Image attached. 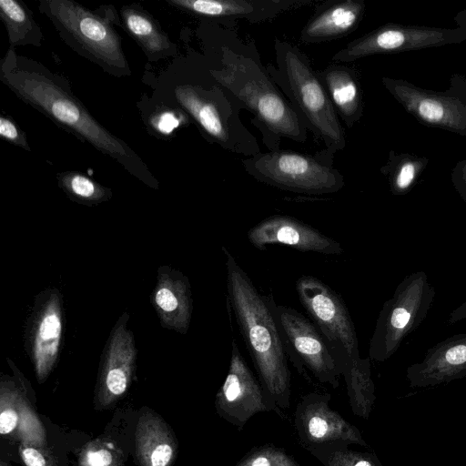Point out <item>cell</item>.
Masks as SVG:
<instances>
[{
    "label": "cell",
    "instance_id": "1",
    "mask_svg": "<svg viewBox=\"0 0 466 466\" xmlns=\"http://www.w3.org/2000/svg\"><path fill=\"white\" fill-rule=\"evenodd\" d=\"M208 24V71L252 114L264 146L276 151L282 138L304 143L309 130L269 76L255 45L231 27Z\"/></svg>",
    "mask_w": 466,
    "mask_h": 466
},
{
    "label": "cell",
    "instance_id": "2",
    "mask_svg": "<svg viewBox=\"0 0 466 466\" xmlns=\"http://www.w3.org/2000/svg\"><path fill=\"white\" fill-rule=\"evenodd\" d=\"M0 80L19 99L56 126L116 161L146 186L159 187L157 179L138 154L89 113L62 75L38 61L18 56L9 46L0 61Z\"/></svg>",
    "mask_w": 466,
    "mask_h": 466
},
{
    "label": "cell",
    "instance_id": "3",
    "mask_svg": "<svg viewBox=\"0 0 466 466\" xmlns=\"http://www.w3.org/2000/svg\"><path fill=\"white\" fill-rule=\"evenodd\" d=\"M276 66L266 68L308 130L332 155L347 145L345 130L309 58L289 41L275 38Z\"/></svg>",
    "mask_w": 466,
    "mask_h": 466
},
{
    "label": "cell",
    "instance_id": "4",
    "mask_svg": "<svg viewBox=\"0 0 466 466\" xmlns=\"http://www.w3.org/2000/svg\"><path fill=\"white\" fill-rule=\"evenodd\" d=\"M226 258L228 299L242 339L257 365L270 380L286 373V346L275 313V302L262 295L231 252Z\"/></svg>",
    "mask_w": 466,
    "mask_h": 466
},
{
    "label": "cell",
    "instance_id": "5",
    "mask_svg": "<svg viewBox=\"0 0 466 466\" xmlns=\"http://www.w3.org/2000/svg\"><path fill=\"white\" fill-rule=\"evenodd\" d=\"M96 11L72 0H40L38 9L46 15L60 38L75 52L116 77L131 76L121 38L113 23L117 20L112 7Z\"/></svg>",
    "mask_w": 466,
    "mask_h": 466
},
{
    "label": "cell",
    "instance_id": "6",
    "mask_svg": "<svg viewBox=\"0 0 466 466\" xmlns=\"http://www.w3.org/2000/svg\"><path fill=\"white\" fill-rule=\"evenodd\" d=\"M174 96L204 137L223 149L248 157L261 152L256 137L240 119V102L208 73L205 78L177 85Z\"/></svg>",
    "mask_w": 466,
    "mask_h": 466
},
{
    "label": "cell",
    "instance_id": "7",
    "mask_svg": "<svg viewBox=\"0 0 466 466\" xmlns=\"http://www.w3.org/2000/svg\"><path fill=\"white\" fill-rule=\"evenodd\" d=\"M333 157L326 149L309 155L280 148L260 152L241 163L248 174L263 184L319 196L336 193L345 185L343 175L333 167Z\"/></svg>",
    "mask_w": 466,
    "mask_h": 466
},
{
    "label": "cell",
    "instance_id": "8",
    "mask_svg": "<svg viewBox=\"0 0 466 466\" xmlns=\"http://www.w3.org/2000/svg\"><path fill=\"white\" fill-rule=\"evenodd\" d=\"M434 297L435 289L425 272L406 276L379 313L370 341V358L377 361L390 359L426 319Z\"/></svg>",
    "mask_w": 466,
    "mask_h": 466
},
{
    "label": "cell",
    "instance_id": "9",
    "mask_svg": "<svg viewBox=\"0 0 466 466\" xmlns=\"http://www.w3.org/2000/svg\"><path fill=\"white\" fill-rule=\"evenodd\" d=\"M466 40V32L459 27L442 28L426 25H406L388 23L358 37L332 56V62L353 61L381 54L460 44Z\"/></svg>",
    "mask_w": 466,
    "mask_h": 466
},
{
    "label": "cell",
    "instance_id": "10",
    "mask_svg": "<svg viewBox=\"0 0 466 466\" xmlns=\"http://www.w3.org/2000/svg\"><path fill=\"white\" fill-rule=\"evenodd\" d=\"M301 305L340 360L360 358L354 322L341 298L326 283L304 275L296 281Z\"/></svg>",
    "mask_w": 466,
    "mask_h": 466
},
{
    "label": "cell",
    "instance_id": "11",
    "mask_svg": "<svg viewBox=\"0 0 466 466\" xmlns=\"http://www.w3.org/2000/svg\"><path fill=\"white\" fill-rule=\"evenodd\" d=\"M63 297L56 289L36 295L25 329V349L35 376L44 382L59 357L64 331Z\"/></svg>",
    "mask_w": 466,
    "mask_h": 466
},
{
    "label": "cell",
    "instance_id": "12",
    "mask_svg": "<svg viewBox=\"0 0 466 466\" xmlns=\"http://www.w3.org/2000/svg\"><path fill=\"white\" fill-rule=\"evenodd\" d=\"M381 83L422 125L466 137V101L461 97L424 89L403 79L384 76Z\"/></svg>",
    "mask_w": 466,
    "mask_h": 466
},
{
    "label": "cell",
    "instance_id": "13",
    "mask_svg": "<svg viewBox=\"0 0 466 466\" xmlns=\"http://www.w3.org/2000/svg\"><path fill=\"white\" fill-rule=\"evenodd\" d=\"M129 315L124 312L111 329L101 356L97 382V400L108 406L128 390L136 367L137 349L134 335L127 328Z\"/></svg>",
    "mask_w": 466,
    "mask_h": 466
},
{
    "label": "cell",
    "instance_id": "14",
    "mask_svg": "<svg viewBox=\"0 0 466 466\" xmlns=\"http://www.w3.org/2000/svg\"><path fill=\"white\" fill-rule=\"evenodd\" d=\"M170 5L208 22L230 27L240 20L260 23L322 0H166Z\"/></svg>",
    "mask_w": 466,
    "mask_h": 466
},
{
    "label": "cell",
    "instance_id": "15",
    "mask_svg": "<svg viewBox=\"0 0 466 466\" xmlns=\"http://www.w3.org/2000/svg\"><path fill=\"white\" fill-rule=\"evenodd\" d=\"M252 246L264 250L268 245H284L304 252L340 255L343 248L335 239L289 216L268 217L248 231Z\"/></svg>",
    "mask_w": 466,
    "mask_h": 466
},
{
    "label": "cell",
    "instance_id": "16",
    "mask_svg": "<svg viewBox=\"0 0 466 466\" xmlns=\"http://www.w3.org/2000/svg\"><path fill=\"white\" fill-rule=\"evenodd\" d=\"M286 350L304 360L317 372H333L340 360L318 328L296 309L275 304Z\"/></svg>",
    "mask_w": 466,
    "mask_h": 466
},
{
    "label": "cell",
    "instance_id": "17",
    "mask_svg": "<svg viewBox=\"0 0 466 466\" xmlns=\"http://www.w3.org/2000/svg\"><path fill=\"white\" fill-rule=\"evenodd\" d=\"M466 376V332L430 348L423 359L411 364L406 378L411 388L434 387Z\"/></svg>",
    "mask_w": 466,
    "mask_h": 466
},
{
    "label": "cell",
    "instance_id": "18",
    "mask_svg": "<svg viewBox=\"0 0 466 466\" xmlns=\"http://www.w3.org/2000/svg\"><path fill=\"white\" fill-rule=\"evenodd\" d=\"M151 303L162 327L186 334L192 316V296L188 279L168 266L158 268Z\"/></svg>",
    "mask_w": 466,
    "mask_h": 466
},
{
    "label": "cell",
    "instance_id": "19",
    "mask_svg": "<svg viewBox=\"0 0 466 466\" xmlns=\"http://www.w3.org/2000/svg\"><path fill=\"white\" fill-rule=\"evenodd\" d=\"M365 10L363 0L323 1L303 26L300 42L309 45L342 38L357 29Z\"/></svg>",
    "mask_w": 466,
    "mask_h": 466
},
{
    "label": "cell",
    "instance_id": "20",
    "mask_svg": "<svg viewBox=\"0 0 466 466\" xmlns=\"http://www.w3.org/2000/svg\"><path fill=\"white\" fill-rule=\"evenodd\" d=\"M329 100L348 128L363 116V93L359 71L346 63L329 65L317 71Z\"/></svg>",
    "mask_w": 466,
    "mask_h": 466
},
{
    "label": "cell",
    "instance_id": "21",
    "mask_svg": "<svg viewBox=\"0 0 466 466\" xmlns=\"http://www.w3.org/2000/svg\"><path fill=\"white\" fill-rule=\"evenodd\" d=\"M120 17L124 29L149 61L157 62L177 55V46L163 31L158 21L142 6L136 4L123 5Z\"/></svg>",
    "mask_w": 466,
    "mask_h": 466
},
{
    "label": "cell",
    "instance_id": "22",
    "mask_svg": "<svg viewBox=\"0 0 466 466\" xmlns=\"http://www.w3.org/2000/svg\"><path fill=\"white\" fill-rule=\"evenodd\" d=\"M136 453L141 466H170L176 443L164 421L152 414L143 415L137 425Z\"/></svg>",
    "mask_w": 466,
    "mask_h": 466
},
{
    "label": "cell",
    "instance_id": "23",
    "mask_svg": "<svg viewBox=\"0 0 466 466\" xmlns=\"http://www.w3.org/2000/svg\"><path fill=\"white\" fill-rule=\"evenodd\" d=\"M0 18L5 26L10 47L43 45V32L24 2L0 0Z\"/></svg>",
    "mask_w": 466,
    "mask_h": 466
},
{
    "label": "cell",
    "instance_id": "24",
    "mask_svg": "<svg viewBox=\"0 0 466 466\" xmlns=\"http://www.w3.org/2000/svg\"><path fill=\"white\" fill-rule=\"evenodd\" d=\"M428 164L426 157L390 151L380 172L388 178L390 192L402 196L410 191Z\"/></svg>",
    "mask_w": 466,
    "mask_h": 466
},
{
    "label": "cell",
    "instance_id": "25",
    "mask_svg": "<svg viewBox=\"0 0 466 466\" xmlns=\"http://www.w3.org/2000/svg\"><path fill=\"white\" fill-rule=\"evenodd\" d=\"M33 412L27 400L15 385L2 380L0 386V433L15 435L25 428Z\"/></svg>",
    "mask_w": 466,
    "mask_h": 466
},
{
    "label": "cell",
    "instance_id": "26",
    "mask_svg": "<svg viewBox=\"0 0 466 466\" xmlns=\"http://www.w3.org/2000/svg\"><path fill=\"white\" fill-rule=\"evenodd\" d=\"M60 188L75 202L86 206H96L108 201L112 198L110 188L76 171H66L56 174Z\"/></svg>",
    "mask_w": 466,
    "mask_h": 466
},
{
    "label": "cell",
    "instance_id": "27",
    "mask_svg": "<svg viewBox=\"0 0 466 466\" xmlns=\"http://www.w3.org/2000/svg\"><path fill=\"white\" fill-rule=\"evenodd\" d=\"M122 453L110 442L95 440L88 442L79 456V466H122Z\"/></svg>",
    "mask_w": 466,
    "mask_h": 466
},
{
    "label": "cell",
    "instance_id": "28",
    "mask_svg": "<svg viewBox=\"0 0 466 466\" xmlns=\"http://www.w3.org/2000/svg\"><path fill=\"white\" fill-rule=\"evenodd\" d=\"M187 115L182 110H160L150 116L148 122L152 129L161 135L167 136L182 124L187 122Z\"/></svg>",
    "mask_w": 466,
    "mask_h": 466
},
{
    "label": "cell",
    "instance_id": "29",
    "mask_svg": "<svg viewBox=\"0 0 466 466\" xmlns=\"http://www.w3.org/2000/svg\"><path fill=\"white\" fill-rule=\"evenodd\" d=\"M0 137L15 146L31 151L25 134L9 116H1L0 117Z\"/></svg>",
    "mask_w": 466,
    "mask_h": 466
},
{
    "label": "cell",
    "instance_id": "30",
    "mask_svg": "<svg viewBox=\"0 0 466 466\" xmlns=\"http://www.w3.org/2000/svg\"><path fill=\"white\" fill-rule=\"evenodd\" d=\"M19 454L25 466H55L45 447L21 442Z\"/></svg>",
    "mask_w": 466,
    "mask_h": 466
},
{
    "label": "cell",
    "instance_id": "31",
    "mask_svg": "<svg viewBox=\"0 0 466 466\" xmlns=\"http://www.w3.org/2000/svg\"><path fill=\"white\" fill-rule=\"evenodd\" d=\"M451 181L460 197L466 202V160L457 163L451 174Z\"/></svg>",
    "mask_w": 466,
    "mask_h": 466
},
{
    "label": "cell",
    "instance_id": "32",
    "mask_svg": "<svg viewBox=\"0 0 466 466\" xmlns=\"http://www.w3.org/2000/svg\"><path fill=\"white\" fill-rule=\"evenodd\" d=\"M309 434L317 439L324 437L329 430L327 421L319 416H313L308 424Z\"/></svg>",
    "mask_w": 466,
    "mask_h": 466
},
{
    "label": "cell",
    "instance_id": "33",
    "mask_svg": "<svg viewBox=\"0 0 466 466\" xmlns=\"http://www.w3.org/2000/svg\"><path fill=\"white\" fill-rule=\"evenodd\" d=\"M464 319H466V300L449 314L447 323L448 325H453Z\"/></svg>",
    "mask_w": 466,
    "mask_h": 466
},
{
    "label": "cell",
    "instance_id": "34",
    "mask_svg": "<svg viewBox=\"0 0 466 466\" xmlns=\"http://www.w3.org/2000/svg\"><path fill=\"white\" fill-rule=\"evenodd\" d=\"M453 19L457 26L466 32V8L460 11Z\"/></svg>",
    "mask_w": 466,
    "mask_h": 466
},
{
    "label": "cell",
    "instance_id": "35",
    "mask_svg": "<svg viewBox=\"0 0 466 466\" xmlns=\"http://www.w3.org/2000/svg\"><path fill=\"white\" fill-rule=\"evenodd\" d=\"M252 466H270V463L266 457H258L253 461Z\"/></svg>",
    "mask_w": 466,
    "mask_h": 466
},
{
    "label": "cell",
    "instance_id": "36",
    "mask_svg": "<svg viewBox=\"0 0 466 466\" xmlns=\"http://www.w3.org/2000/svg\"><path fill=\"white\" fill-rule=\"evenodd\" d=\"M354 466H373V464L369 460H360Z\"/></svg>",
    "mask_w": 466,
    "mask_h": 466
},
{
    "label": "cell",
    "instance_id": "37",
    "mask_svg": "<svg viewBox=\"0 0 466 466\" xmlns=\"http://www.w3.org/2000/svg\"><path fill=\"white\" fill-rule=\"evenodd\" d=\"M0 466H10V465H9V464H7V463H5L4 461H2V462L0 463Z\"/></svg>",
    "mask_w": 466,
    "mask_h": 466
}]
</instances>
